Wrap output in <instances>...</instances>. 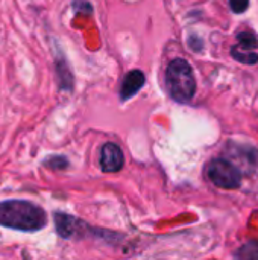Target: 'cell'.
<instances>
[{
  "label": "cell",
  "mask_w": 258,
  "mask_h": 260,
  "mask_svg": "<svg viewBox=\"0 0 258 260\" xmlns=\"http://www.w3.org/2000/svg\"><path fill=\"white\" fill-rule=\"evenodd\" d=\"M125 165L122 149L116 143H105L100 149V168L103 172H119Z\"/></svg>",
  "instance_id": "cell-5"
},
{
  "label": "cell",
  "mask_w": 258,
  "mask_h": 260,
  "mask_svg": "<svg viewBox=\"0 0 258 260\" xmlns=\"http://www.w3.org/2000/svg\"><path fill=\"white\" fill-rule=\"evenodd\" d=\"M166 84L170 96L178 102H189L196 90V81L186 59H173L166 72Z\"/></svg>",
  "instance_id": "cell-2"
},
{
  "label": "cell",
  "mask_w": 258,
  "mask_h": 260,
  "mask_svg": "<svg viewBox=\"0 0 258 260\" xmlns=\"http://www.w3.org/2000/svg\"><path fill=\"white\" fill-rule=\"evenodd\" d=\"M44 163H46V166H49V168H52V169H64V168H67V160H65L64 157H61V155H58V157H50V158L46 160Z\"/></svg>",
  "instance_id": "cell-11"
},
{
  "label": "cell",
  "mask_w": 258,
  "mask_h": 260,
  "mask_svg": "<svg viewBox=\"0 0 258 260\" xmlns=\"http://www.w3.org/2000/svg\"><path fill=\"white\" fill-rule=\"evenodd\" d=\"M230 6L234 12L242 14L248 9L249 6V0H230Z\"/></svg>",
  "instance_id": "cell-12"
},
{
  "label": "cell",
  "mask_w": 258,
  "mask_h": 260,
  "mask_svg": "<svg viewBox=\"0 0 258 260\" xmlns=\"http://www.w3.org/2000/svg\"><path fill=\"white\" fill-rule=\"evenodd\" d=\"M234 260H258V242L251 241L245 245H242L236 253Z\"/></svg>",
  "instance_id": "cell-8"
},
{
  "label": "cell",
  "mask_w": 258,
  "mask_h": 260,
  "mask_svg": "<svg viewBox=\"0 0 258 260\" xmlns=\"http://www.w3.org/2000/svg\"><path fill=\"white\" fill-rule=\"evenodd\" d=\"M237 40H239V44L234 46V49L240 52H254V49L258 46L257 37L252 32H240Z\"/></svg>",
  "instance_id": "cell-9"
},
{
  "label": "cell",
  "mask_w": 258,
  "mask_h": 260,
  "mask_svg": "<svg viewBox=\"0 0 258 260\" xmlns=\"http://www.w3.org/2000/svg\"><path fill=\"white\" fill-rule=\"evenodd\" d=\"M231 53L240 62H245V64H255V62H258V55L255 52H240V50L233 47Z\"/></svg>",
  "instance_id": "cell-10"
},
{
  "label": "cell",
  "mask_w": 258,
  "mask_h": 260,
  "mask_svg": "<svg viewBox=\"0 0 258 260\" xmlns=\"http://www.w3.org/2000/svg\"><path fill=\"white\" fill-rule=\"evenodd\" d=\"M143 85H144V75L140 70H131L123 79V84L120 88V99L122 101L131 99Z\"/></svg>",
  "instance_id": "cell-6"
},
{
  "label": "cell",
  "mask_w": 258,
  "mask_h": 260,
  "mask_svg": "<svg viewBox=\"0 0 258 260\" xmlns=\"http://www.w3.org/2000/svg\"><path fill=\"white\" fill-rule=\"evenodd\" d=\"M55 64H56V76H58L59 88L70 91L71 87H73V76L70 73V69L67 66L65 59L64 58H58Z\"/></svg>",
  "instance_id": "cell-7"
},
{
  "label": "cell",
  "mask_w": 258,
  "mask_h": 260,
  "mask_svg": "<svg viewBox=\"0 0 258 260\" xmlns=\"http://www.w3.org/2000/svg\"><path fill=\"white\" fill-rule=\"evenodd\" d=\"M55 227H56L58 235L61 238H64V239H71V238L82 236L88 230L85 222L79 221L75 216L61 213V212L55 213Z\"/></svg>",
  "instance_id": "cell-4"
},
{
  "label": "cell",
  "mask_w": 258,
  "mask_h": 260,
  "mask_svg": "<svg viewBox=\"0 0 258 260\" xmlns=\"http://www.w3.org/2000/svg\"><path fill=\"white\" fill-rule=\"evenodd\" d=\"M47 224L46 212L24 200H11L0 203V225L18 232H40Z\"/></svg>",
  "instance_id": "cell-1"
},
{
  "label": "cell",
  "mask_w": 258,
  "mask_h": 260,
  "mask_svg": "<svg viewBox=\"0 0 258 260\" xmlns=\"http://www.w3.org/2000/svg\"><path fill=\"white\" fill-rule=\"evenodd\" d=\"M207 178L220 189H237L242 184L240 169L227 158H214L208 163Z\"/></svg>",
  "instance_id": "cell-3"
}]
</instances>
